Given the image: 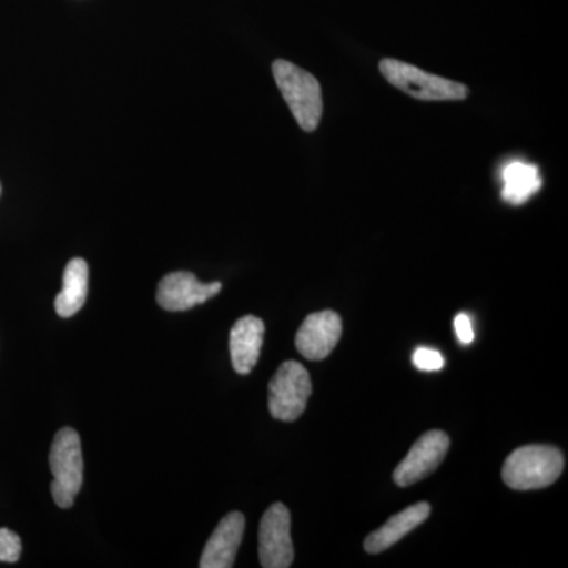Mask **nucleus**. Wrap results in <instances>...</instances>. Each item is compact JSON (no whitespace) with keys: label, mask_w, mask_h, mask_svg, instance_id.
I'll return each mask as SVG.
<instances>
[{"label":"nucleus","mask_w":568,"mask_h":568,"mask_svg":"<svg viewBox=\"0 0 568 568\" xmlns=\"http://www.w3.org/2000/svg\"><path fill=\"white\" fill-rule=\"evenodd\" d=\"M272 71L295 121L304 132H315L324 112L320 81L308 71L282 59L274 62Z\"/></svg>","instance_id":"f257e3e1"},{"label":"nucleus","mask_w":568,"mask_h":568,"mask_svg":"<svg viewBox=\"0 0 568 568\" xmlns=\"http://www.w3.org/2000/svg\"><path fill=\"white\" fill-rule=\"evenodd\" d=\"M559 448L551 446L519 447L504 463L503 478L507 487L518 491L547 488L564 470Z\"/></svg>","instance_id":"f03ea898"},{"label":"nucleus","mask_w":568,"mask_h":568,"mask_svg":"<svg viewBox=\"0 0 568 568\" xmlns=\"http://www.w3.org/2000/svg\"><path fill=\"white\" fill-rule=\"evenodd\" d=\"M381 73L392 85L406 95L425 102H448V100H465L469 89L462 82L447 80L426 73L410 63L384 59L379 65Z\"/></svg>","instance_id":"7ed1b4c3"},{"label":"nucleus","mask_w":568,"mask_h":568,"mask_svg":"<svg viewBox=\"0 0 568 568\" xmlns=\"http://www.w3.org/2000/svg\"><path fill=\"white\" fill-rule=\"evenodd\" d=\"M52 473L51 495L61 508H70L82 487V463L80 435L73 428H62L54 437L50 454Z\"/></svg>","instance_id":"20e7f679"},{"label":"nucleus","mask_w":568,"mask_h":568,"mask_svg":"<svg viewBox=\"0 0 568 568\" xmlns=\"http://www.w3.org/2000/svg\"><path fill=\"white\" fill-rule=\"evenodd\" d=\"M312 377L304 365L284 362L268 384V410L282 422H294L304 414L312 395Z\"/></svg>","instance_id":"39448f33"},{"label":"nucleus","mask_w":568,"mask_h":568,"mask_svg":"<svg viewBox=\"0 0 568 568\" xmlns=\"http://www.w3.org/2000/svg\"><path fill=\"white\" fill-rule=\"evenodd\" d=\"M260 560L264 568H287L294 560L291 514L276 503L265 511L260 526Z\"/></svg>","instance_id":"423d86ee"},{"label":"nucleus","mask_w":568,"mask_h":568,"mask_svg":"<svg viewBox=\"0 0 568 568\" xmlns=\"http://www.w3.org/2000/svg\"><path fill=\"white\" fill-rule=\"evenodd\" d=\"M448 447H450V439L444 432L433 429L418 437L407 457L396 467L395 484L406 488L429 476L446 458Z\"/></svg>","instance_id":"0eeeda50"},{"label":"nucleus","mask_w":568,"mask_h":568,"mask_svg":"<svg viewBox=\"0 0 568 568\" xmlns=\"http://www.w3.org/2000/svg\"><path fill=\"white\" fill-rule=\"evenodd\" d=\"M220 291L222 283H203L192 272H173L160 282L156 302L168 312H186L215 297Z\"/></svg>","instance_id":"6e6552de"},{"label":"nucleus","mask_w":568,"mask_h":568,"mask_svg":"<svg viewBox=\"0 0 568 568\" xmlns=\"http://www.w3.org/2000/svg\"><path fill=\"white\" fill-rule=\"evenodd\" d=\"M342 334V317L324 310L306 316L295 335V347L308 361H324L338 345Z\"/></svg>","instance_id":"1a4fd4ad"},{"label":"nucleus","mask_w":568,"mask_h":568,"mask_svg":"<svg viewBox=\"0 0 568 568\" xmlns=\"http://www.w3.org/2000/svg\"><path fill=\"white\" fill-rule=\"evenodd\" d=\"M245 517L241 511H231L219 523L201 556V568H230L244 540Z\"/></svg>","instance_id":"9d476101"},{"label":"nucleus","mask_w":568,"mask_h":568,"mask_svg":"<svg viewBox=\"0 0 568 568\" xmlns=\"http://www.w3.org/2000/svg\"><path fill=\"white\" fill-rule=\"evenodd\" d=\"M264 323L256 316H244L234 324L230 335L231 361L239 375L252 373L260 361L264 342Z\"/></svg>","instance_id":"9b49d317"},{"label":"nucleus","mask_w":568,"mask_h":568,"mask_svg":"<svg viewBox=\"0 0 568 568\" xmlns=\"http://www.w3.org/2000/svg\"><path fill=\"white\" fill-rule=\"evenodd\" d=\"M429 514H432V506L428 503H418L416 506L405 508V510L388 519L386 525L381 526L379 529L366 537L365 551L369 555H377V552L394 547L410 530L424 525Z\"/></svg>","instance_id":"f8f14e48"},{"label":"nucleus","mask_w":568,"mask_h":568,"mask_svg":"<svg viewBox=\"0 0 568 568\" xmlns=\"http://www.w3.org/2000/svg\"><path fill=\"white\" fill-rule=\"evenodd\" d=\"M89 293V265L74 257L63 272V286L55 297V312L61 317H71L84 306Z\"/></svg>","instance_id":"ddd939ff"},{"label":"nucleus","mask_w":568,"mask_h":568,"mask_svg":"<svg viewBox=\"0 0 568 568\" xmlns=\"http://www.w3.org/2000/svg\"><path fill=\"white\" fill-rule=\"evenodd\" d=\"M500 178L504 182L500 196L511 205L528 203L530 197L541 189L540 171L536 164L510 162L504 166Z\"/></svg>","instance_id":"4468645a"},{"label":"nucleus","mask_w":568,"mask_h":568,"mask_svg":"<svg viewBox=\"0 0 568 568\" xmlns=\"http://www.w3.org/2000/svg\"><path fill=\"white\" fill-rule=\"evenodd\" d=\"M21 538L10 529H0V562H18L21 558Z\"/></svg>","instance_id":"2eb2a0df"},{"label":"nucleus","mask_w":568,"mask_h":568,"mask_svg":"<svg viewBox=\"0 0 568 568\" xmlns=\"http://www.w3.org/2000/svg\"><path fill=\"white\" fill-rule=\"evenodd\" d=\"M413 362L420 372H439L446 365L443 354L428 347H418L413 355Z\"/></svg>","instance_id":"dca6fc26"},{"label":"nucleus","mask_w":568,"mask_h":568,"mask_svg":"<svg viewBox=\"0 0 568 568\" xmlns=\"http://www.w3.org/2000/svg\"><path fill=\"white\" fill-rule=\"evenodd\" d=\"M455 332H457V336L459 343L463 345H470L476 338L474 335L473 321L470 317L466 315V313H459L457 317H455Z\"/></svg>","instance_id":"f3484780"},{"label":"nucleus","mask_w":568,"mask_h":568,"mask_svg":"<svg viewBox=\"0 0 568 568\" xmlns=\"http://www.w3.org/2000/svg\"><path fill=\"white\" fill-rule=\"evenodd\" d=\"M0 193H2V185H0Z\"/></svg>","instance_id":"a211bd4d"}]
</instances>
